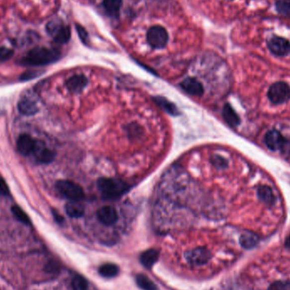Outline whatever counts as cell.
<instances>
[{
	"mask_svg": "<svg viewBox=\"0 0 290 290\" xmlns=\"http://www.w3.org/2000/svg\"><path fill=\"white\" fill-rule=\"evenodd\" d=\"M265 143L273 151L281 150L283 154L290 153V141L287 140L282 135L281 132L277 130L267 132L265 137Z\"/></svg>",
	"mask_w": 290,
	"mask_h": 290,
	"instance_id": "5",
	"label": "cell"
},
{
	"mask_svg": "<svg viewBox=\"0 0 290 290\" xmlns=\"http://www.w3.org/2000/svg\"><path fill=\"white\" fill-rule=\"evenodd\" d=\"M169 35L161 26H154L147 32V41L153 49H161L167 46Z\"/></svg>",
	"mask_w": 290,
	"mask_h": 290,
	"instance_id": "6",
	"label": "cell"
},
{
	"mask_svg": "<svg viewBox=\"0 0 290 290\" xmlns=\"http://www.w3.org/2000/svg\"><path fill=\"white\" fill-rule=\"evenodd\" d=\"M97 215L99 221L106 226L114 224L118 219L117 211L114 207L109 205L102 207L98 210Z\"/></svg>",
	"mask_w": 290,
	"mask_h": 290,
	"instance_id": "13",
	"label": "cell"
},
{
	"mask_svg": "<svg viewBox=\"0 0 290 290\" xmlns=\"http://www.w3.org/2000/svg\"><path fill=\"white\" fill-rule=\"evenodd\" d=\"M9 193H10V191L8 185L4 181V179L2 177H0V195L8 196L9 195Z\"/></svg>",
	"mask_w": 290,
	"mask_h": 290,
	"instance_id": "33",
	"label": "cell"
},
{
	"mask_svg": "<svg viewBox=\"0 0 290 290\" xmlns=\"http://www.w3.org/2000/svg\"><path fill=\"white\" fill-rule=\"evenodd\" d=\"M276 9L279 14L290 18V0H277Z\"/></svg>",
	"mask_w": 290,
	"mask_h": 290,
	"instance_id": "26",
	"label": "cell"
},
{
	"mask_svg": "<svg viewBox=\"0 0 290 290\" xmlns=\"http://www.w3.org/2000/svg\"><path fill=\"white\" fill-rule=\"evenodd\" d=\"M98 273L105 279H111V278L117 276V274L119 273V267L112 263L103 264L98 268Z\"/></svg>",
	"mask_w": 290,
	"mask_h": 290,
	"instance_id": "22",
	"label": "cell"
},
{
	"mask_svg": "<svg viewBox=\"0 0 290 290\" xmlns=\"http://www.w3.org/2000/svg\"><path fill=\"white\" fill-rule=\"evenodd\" d=\"M58 193L71 201H80L84 198V191L80 185L68 180H61L55 184Z\"/></svg>",
	"mask_w": 290,
	"mask_h": 290,
	"instance_id": "4",
	"label": "cell"
},
{
	"mask_svg": "<svg viewBox=\"0 0 290 290\" xmlns=\"http://www.w3.org/2000/svg\"><path fill=\"white\" fill-rule=\"evenodd\" d=\"M11 211L14 217L17 219L18 221L22 222L23 224H32V221H31V219L29 217L28 215L20 206H18V205L12 206Z\"/></svg>",
	"mask_w": 290,
	"mask_h": 290,
	"instance_id": "25",
	"label": "cell"
},
{
	"mask_svg": "<svg viewBox=\"0 0 290 290\" xmlns=\"http://www.w3.org/2000/svg\"><path fill=\"white\" fill-rule=\"evenodd\" d=\"M136 283L138 287L143 290H159L158 287L144 274H138L136 277Z\"/></svg>",
	"mask_w": 290,
	"mask_h": 290,
	"instance_id": "23",
	"label": "cell"
},
{
	"mask_svg": "<svg viewBox=\"0 0 290 290\" xmlns=\"http://www.w3.org/2000/svg\"><path fill=\"white\" fill-rule=\"evenodd\" d=\"M40 75V72H38V71H27V72H24L23 74L20 76V79L21 81L32 80V79L38 78V76Z\"/></svg>",
	"mask_w": 290,
	"mask_h": 290,
	"instance_id": "31",
	"label": "cell"
},
{
	"mask_svg": "<svg viewBox=\"0 0 290 290\" xmlns=\"http://www.w3.org/2000/svg\"><path fill=\"white\" fill-rule=\"evenodd\" d=\"M212 161L214 166L215 167H217L218 169H223L225 167H227V161L223 157H221V156L215 155V156H214Z\"/></svg>",
	"mask_w": 290,
	"mask_h": 290,
	"instance_id": "32",
	"label": "cell"
},
{
	"mask_svg": "<svg viewBox=\"0 0 290 290\" xmlns=\"http://www.w3.org/2000/svg\"><path fill=\"white\" fill-rule=\"evenodd\" d=\"M61 52L46 47H36L27 52L19 61V64L25 66H43L55 63L61 59Z\"/></svg>",
	"mask_w": 290,
	"mask_h": 290,
	"instance_id": "1",
	"label": "cell"
},
{
	"mask_svg": "<svg viewBox=\"0 0 290 290\" xmlns=\"http://www.w3.org/2000/svg\"><path fill=\"white\" fill-rule=\"evenodd\" d=\"M159 251L158 250H148L142 253L140 256V262L144 267H146L148 269H151L153 266L155 265V262L158 261Z\"/></svg>",
	"mask_w": 290,
	"mask_h": 290,
	"instance_id": "17",
	"label": "cell"
},
{
	"mask_svg": "<svg viewBox=\"0 0 290 290\" xmlns=\"http://www.w3.org/2000/svg\"><path fill=\"white\" fill-rule=\"evenodd\" d=\"M97 184L102 198L109 200L121 198L130 189L128 184L117 178H100Z\"/></svg>",
	"mask_w": 290,
	"mask_h": 290,
	"instance_id": "2",
	"label": "cell"
},
{
	"mask_svg": "<svg viewBox=\"0 0 290 290\" xmlns=\"http://www.w3.org/2000/svg\"><path fill=\"white\" fill-rule=\"evenodd\" d=\"M66 211L67 215L71 217L78 218L84 215L85 209L84 205L79 203V201H71L66 204Z\"/></svg>",
	"mask_w": 290,
	"mask_h": 290,
	"instance_id": "20",
	"label": "cell"
},
{
	"mask_svg": "<svg viewBox=\"0 0 290 290\" xmlns=\"http://www.w3.org/2000/svg\"><path fill=\"white\" fill-rule=\"evenodd\" d=\"M258 237L255 233H251V232H246V233H243L239 242L241 246L244 249H251L256 246L257 243H258Z\"/></svg>",
	"mask_w": 290,
	"mask_h": 290,
	"instance_id": "21",
	"label": "cell"
},
{
	"mask_svg": "<svg viewBox=\"0 0 290 290\" xmlns=\"http://www.w3.org/2000/svg\"><path fill=\"white\" fill-rule=\"evenodd\" d=\"M268 290H290V282H274L273 285H271Z\"/></svg>",
	"mask_w": 290,
	"mask_h": 290,
	"instance_id": "29",
	"label": "cell"
},
{
	"mask_svg": "<svg viewBox=\"0 0 290 290\" xmlns=\"http://www.w3.org/2000/svg\"><path fill=\"white\" fill-rule=\"evenodd\" d=\"M18 109L20 114L26 116H32L38 112V107L35 101L24 98L18 103Z\"/></svg>",
	"mask_w": 290,
	"mask_h": 290,
	"instance_id": "15",
	"label": "cell"
},
{
	"mask_svg": "<svg viewBox=\"0 0 290 290\" xmlns=\"http://www.w3.org/2000/svg\"><path fill=\"white\" fill-rule=\"evenodd\" d=\"M103 4L107 14L112 17H117L122 5V0H103Z\"/></svg>",
	"mask_w": 290,
	"mask_h": 290,
	"instance_id": "19",
	"label": "cell"
},
{
	"mask_svg": "<svg viewBox=\"0 0 290 290\" xmlns=\"http://www.w3.org/2000/svg\"><path fill=\"white\" fill-rule=\"evenodd\" d=\"M72 287L73 290H88L89 283L84 277L76 275L72 281Z\"/></svg>",
	"mask_w": 290,
	"mask_h": 290,
	"instance_id": "27",
	"label": "cell"
},
{
	"mask_svg": "<svg viewBox=\"0 0 290 290\" xmlns=\"http://www.w3.org/2000/svg\"><path fill=\"white\" fill-rule=\"evenodd\" d=\"M285 245L287 246L288 248H290V236L286 239V242H285Z\"/></svg>",
	"mask_w": 290,
	"mask_h": 290,
	"instance_id": "34",
	"label": "cell"
},
{
	"mask_svg": "<svg viewBox=\"0 0 290 290\" xmlns=\"http://www.w3.org/2000/svg\"><path fill=\"white\" fill-rule=\"evenodd\" d=\"M155 101L159 106H161L162 109H165L167 112L170 113L171 115H178V108L174 105V103L167 100V98H164L163 97H155Z\"/></svg>",
	"mask_w": 290,
	"mask_h": 290,
	"instance_id": "24",
	"label": "cell"
},
{
	"mask_svg": "<svg viewBox=\"0 0 290 290\" xmlns=\"http://www.w3.org/2000/svg\"><path fill=\"white\" fill-rule=\"evenodd\" d=\"M14 55V51L6 47H0V63H3L10 60Z\"/></svg>",
	"mask_w": 290,
	"mask_h": 290,
	"instance_id": "28",
	"label": "cell"
},
{
	"mask_svg": "<svg viewBox=\"0 0 290 290\" xmlns=\"http://www.w3.org/2000/svg\"><path fill=\"white\" fill-rule=\"evenodd\" d=\"M88 84V78L84 75H75L66 81V88L70 92L78 94L84 90Z\"/></svg>",
	"mask_w": 290,
	"mask_h": 290,
	"instance_id": "14",
	"label": "cell"
},
{
	"mask_svg": "<svg viewBox=\"0 0 290 290\" xmlns=\"http://www.w3.org/2000/svg\"><path fill=\"white\" fill-rule=\"evenodd\" d=\"M188 261L193 265H204L210 259V253L205 248H197L187 254Z\"/></svg>",
	"mask_w": 290,
	"mask_h": 290,
	"instance_id": "11",
	"label": "cell"
},
{
	"mask_svg": "<svg viewBox=\"0 0 290 290\" xmlns=\"http://www.w3.org/2000/svg\"><path fill=\"white\" fill-rule=\"evenodd\" d=\"M268 98L276 104L285 103L290 98V88L286 83L278 82L273 84L268 91Z\"/></svg>",
	"mask_w": 290,
	"mask_h": 290,
	"instance_id": "7",
	"label": "cell"
},
{
	"mask_svg": "<svg viewBox=\"0 0 290 290\" xmlns=\"http://www.w3.org/2000/svg\"><path fill=\"white\" fill-rule=\"evenodd\" d=\"M46 31L55 43L64 44L71 38V28L61 20H52L46 25Z\"/></svg>",
	"mask_w": 290,
	"mask_h": 290,
	"instance_id": "3",
	"label": "cell"
},
{
	"mask_svg": "<svg viewBox=\"0 0 290 290\" xmlns=\"http://www.w3.org/2000/svg\"><path fill=\"white\" fill-rule=\"evenodd\" d=\"M267 46L273 55L284 57L290 53V41L279 36H272L267 41Z\"/></svg>",
	"mask_w": 290,
	"mask_h": 290,
	"instance_id": "8",
	"label": "cell"
},
{
	"mask_svg": "<svg viewBox=\"0 0 290 290\" xmlns=\"http://www.w3.org/2000/svg\"><path fill=\"white\" fill-rule=\"evenodd\" d=\"M32 155H34L35 158L40 164H49L55 160V152L47 148L41 141H39L38 147Z\"/></svg>",
	"mask_w": 290,
	"mask_h": 290,
	"instance_id": "10",
	"label": "cell"
},
{
	"mask_svg": "<svg viewBox=\"0 0 290 290\" xmlns=\"http://www.w3.org/2000/svg\"><path fill=\"white\" fill-rule=\"evenodd\" d=\"M39 141L35 139L28 134H21L16 142L18 152L23 156H28L34 154Z\"/></svg>",
	"mask_w": 290,
	"mask_h": 290,
	"instance_id": "9",
	"label": "cell"
},
{
	"mask_svg": "<svg viewBox=\"0 0 290 290\" xmlns=\"http://www.w3.org/2000/svg\"><path fill=\"white\" fill-rule=\"evenodd\" d=\"M185 92L197 97H201L204 95V87L195 78H189L182 82L180 84Z\"/></svg>",
	"mask_w": 290,
	"mask_h": 290,
	"instance_id": "12",
	"label": "cell"
},
{
	"mask_svg": "<svg viewBox=\"0 0 290 290\" xmlns=\"http://www.w3.org/2000/svg\"><path fill=\"white\" fill-rule=\"evenodd\" d=\"M76 29H77V31H78L79 38H80L82 42H83L84 44H88V43H89V38L86 29L84 28V26L79 25V24H76Z\"/></svg>",
	"mask_w": 290,
	"mask_h": 290,
	"instance_id": "30",
	"label": "cell"
},
{
	"mask_svg": "<svg viewBox=\"0 0 290 290\" xmlns=\"http://www.w3.org/2000/svg\"><path fill=\"white\" fill-rule=\"evenodd\" d=\"M258 196L259 198H261V200L268 206H272L276 201L273 190L268 186H261L259 188Z\"/></svg>",
	"mask_w": 290,
	"mask_h": 290,
	"instance_id": "18",
	"label": "cell"
},
{
	"mask_svg": "<svg viewBox=\"0 0 290 290\" xmlns=\"http://www.w3.org/2000/svg\"><path fill=\"white\" fill-rule=\"evenodd\" d=\"M222 115L225 121L230 126L236 127L240 123V119L238 114L235 112V110L233 109V107L230 105L229 103H226L223 107L222 110Z\"/></svg>",
	"mask_w": 290,
	"mask_h": 290,
	"instance_id": "16",
	"label": "cell"
}]
</instances>
